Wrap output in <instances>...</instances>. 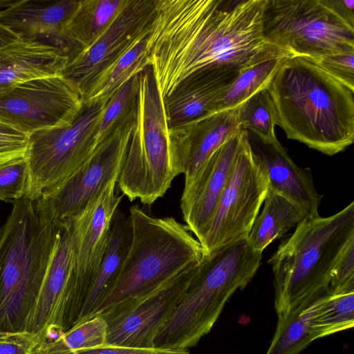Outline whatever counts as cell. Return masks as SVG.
Instances as JSON below:
<instances>
[{
	"label": "cell",
	"mask_w": 354,
	"mask_h": 354,
	"mask_svg": "<svg viewBox=\"0 0 354 354\" xmlns=\"http://www.w3.org/2000/svg\"><path fill=\"white\" fill-rule=\"evenodd\" d=\"M267 0H155L149 64L162 99L187 77L214 67L241 71L290 51L263 32Z\"/></svg>",
	"instance_id": "1"
},
{
	"label": "cell",
	"mask_w": 354,
	"mask_h": 354,
	"mask_svg": "<svg viewBox=\"0 0 354 354\" xmlns=\"http://www.w3.org/2000/svg\"><path fill=\"white\" fill-rule=\"evenodd\" d=\"M267 88L288 139L328 156L353 144L354 91L310 59H286Z\"/></svg>",
	"instance_id": "2"
},
{
	"label": "cell",
	"mask_w": 354,
	"mask_h": 354,
	"mask_svg": "<svg viewBox=\"0 0 354 354\" xmlns=\"http://www.w3.org/2000/svg\"><path fill=\"white\" fill-rule=\"evenodd\" d=\"M354 243V202L328 217L305 218L268 260L277 317L329 289L335 266Z\"/></svg>",
	"instance_id": "3"
},
{
	"label": "cell",
	"mask_w": 354,
	"mask_h": 354,
	"mask_svg": "<svg viewBox=\"0 0 354 354\" xmlns=\"http://www.w3.org/2000/svg\"><path fill=\"white\" fill-rule=\"evenodd\" d=\"M58 223L42 216L24 196L0 228V333L25 332L58 234Z\"/></svg>",
	"instance_id": "4"
},
{
	"label": "cell",
	"mask_w": 354,
	"mask_h": 354,
	"mask_svg": "<svg viewBox=\"0 0 354 354\" xmlns=\"http://www.w3.org/2000/svg\"><path fill=\"white\" fill-rule=\"evenodd\" d=\"M261 257L247 239L203 254L184 295L158 330L154 348L196 346L210 332L230 297L254 277Z\"/></svg>",
	"instance_id": "5"
},
{
	"label": "cell",
	"mask_w": 354,
	"mask_h": 354,
	"mask_svg": "<svg viewBox=\"0 0 354 354\" xmlns=\"http://www.w3.org/2000/svg\"><path fill=\"white\" fill-rule=\"evenodd\" d=\"M129 216L131 241L118 281L90 319L150 292L203 257L199 241L176 218L154 216L137 204Z\"/></svg>",
	"instance_id": "6"
},
{
	"label": "cell",
	"mask_w": 354,
	"mask_h": 354,
	"mask_svg": "<svg viewBox=\"0 0 354 354\" xmlns=\"http://www.w3.org/2000/svg\"><path fill=\"white\" fill-rule=\"evenodd\" d=\"M163 99L149 65L139 75L138 115L117 184L130 201L151 205L179 175L171 157Z\"/></svg>",
	"instance_id": "7"
},
{
	"label": "cell",
	"mask_w": 354,
	"mask_h": 354,
	"mask_svg": "<svg viewBox=\"0 0 354 354\" xmlns=\"http://www.w3.org/2000/svg\"><path fill=\"white\" fill-rule=\"evenodd\" d=\"M263 32L269 42L311 59L354 50V27L322 0H267Z\"/></svg>",
	"instance_id": "8"
},
{
	"label": "cell",
	"mask_w": 354,
	"mask_h": 354,
	"mask_svg": "<svg viewBox=\"0 0 354 354\" xmlns=\"http://www.w3.org/2000/svg\"><path fill=\"white\" fill-rule=\"evenodd\" d=\"M106 104H84L69 125L28 136L30 181L26 197L37 201L63 183L93 153L97 127Z\"/></svg>",
	"instance_id": "9"
},
{
	"label": "cell",
	"mask_w": 354,
	"mask_h": 354,
	"mask_svg": "<svg viewBox=\"0 0 354 354\" xmlns=\"http://www.w3.org/2000/svg\"><path fill=\"white\" fill-rule=\"evenodd\" d=\"M269 183L245 131L230 176L202 240L203 254L247 239Z\"/></svg>",
	"instance_id": "10"
},
{
	"label": "cell",
	"mask_w": 354,
	"mask_h": 354,
	"mask_svg": "<svg viewBox=\"0 0 354 354\" xmlns=\"http://www.w3.org/2000/svg\"><path fill=\"white\" fill-rule=\"evenodd\" d=\"M84 104L82 93L61 74L35 78L0 97V122L28 136L69 125Z\"/></svg>",
	"instance_id": "11"
},
{
	"label": "cell",
	"mask_w": 354,
	"mask_h": 354,
	"mask_svg": "<svg viewBox=\"0 0 354 354\" xmlns=\"http://www.w3.org/2000/svg\"><path fill=\"white\" fill-rule=\"evenodd\" d=\"M135 121L106 139L63 183L34 201L39 214L55 222L65 221L118 179Z\"/></svg>",
	"instance_id": "12"
},
{
	"label": "cell",
	"mask_w": 354,
	"mask_h": 354,
	"mask_svg": "<svg viewBox=\"0 0 354 354\" xmlns=\"http://www.w3.org/2000/svg\"><path fill=\"white\" fill-rule=\"evenodd\" d=\"M117 180H111L82 210L63 221L69 228L73 256L74 326L102 263L114 214L123 196L115 192Z\"/></svg>",
	"instance_id": "13"
},
{
	"label": "cell",
	"mask_w": 354,
	"mask_h": 354,
	"mask_svg": "<svg viewBox=\"0 0 354 354\" xmlns=\"http://www.w3.org/2000/svg\"><path fill=\"white\" fill-rule=\"evenodd\" d=\"M198 263L187 267L150 292L97 315L106 323V346L154 348L158 330L184 295Z\"/></svg>",
	"instance_id": "14"
},
{
	"label": "cell",
	"mask_w": 354,
	"mask_h": 354,
	"mask_svg": "<svg viewBox=\"0 0 354 354\" xmlns=\"http://www.w3.org/2000/svg\"><path fill=\"white\" fill-rule=\"evenodd\" d=\"M154 10L155 0H126L97 40L69 60L60 74L84 97L95 80L151 30Z\"/></svg>",
	"instance_id": "15"
},
{
	"label": "cell",
	"mask_w": 354,
	"mask_h": 354,
	"mask_svg": "<svg viewBox=\"0 0 354 354\" xmlns=\"http://www.w3.org/2000/svg\"><path fill=\"white\" fill-rule=\"evenodd\" d=\"M58 223V234L36 304L25 332L37 342L58 337L73 326L74 263L69 228Z\"/></svg>",
	"instance_id": "16"
},
{
	"label": "cell",
	"mask_w": 354,
	"mask_h": 354,
	"mask_svg": "<svg viewBox=\"0 0 354 354\" xmlns=\"http://www.w3.org/2000/svg\"><path fill=\"white\" fill-rule=\"evenodd\" d=\"M239 111V105L169 128L171 157L179 174L185 176V185L219 147L241 131Z\"/></svg>",
	"instance_id": "17"
},
{
	"label": "cell",
	"mask_w": 354,
	"mask_h": 354,
	"mask_svg": "<svg viewBox=\"0 0 354 354\" xmlns=\"http://www.w3.org/2000/svg\"><path fill=\"white\" fill-rule=\"evenodd\" d=\"M245 131L226 140L184 186L180 198L183 217L199 242L214 214Z\"/></svg>",
	"instance_id": "18"
},
{
	"label": "cell",
	"mask_w": 354,
	"mask_h": 354,
	"mask_svg": "<svg viewBox=\"0 0 354 354\" xmlns=\"http://www.w3.org/2000/svg\"><path fill=\"white\" fill-rule=\"evenodd\" d=\"M239 73L229 67H214L184 80L163 99L169 128L216 111L223 94Z\"/></svg>",
	"instance_id": "19"
},
{
	"label": "cell",
	"mask_w": 354,
	"mask_h": 354,
	"mask_svg": "<svg viewBox=\"0 0 354 354\" xmlns=\"http://www.w3.org/2000/svg\"><path fill=\"white\" fill-rule=\"evenodd\" d=\"M250 142L267 175L269 188L295 205L304 219L319 216L322 196L315 187L310 169L297 166L279 141Z\"/></svg>",
	"instance_id": "20"
},
{
	"label": "cell",
	"mask_w": 354,
	"mask_h": 354,
	"mask_svg": "<svg viewBox=\"0 0 354 354\" xmlns=\"http://www.w3.org/2000/svg\"><path fill=\"white\" fill-rule=\"evenodd\" d=\"M80 3V0H16L0 12V24L19 39H44V43L56 46Z\"/></svg>",
	"instance_id": "21"
},
{
	"label": "cell",
	"mask_w": 354,
	"mask_h": 354,
	"mask_svg": "<svg viewBox=\"0 0 354 354\" xmlns=\"http://www.w3.org/2000/svg\"><path fill=\"white\" fill-rule=\"evenodd\" d=\"M68 58L57 47L21 39L0 47V97L26 81L59 75Z\"/></svg>",
	"instance_id": "22"
},
{
	"label": "cell",
	"mask_w": 354,
	"mask_h": 354,
	"mask_svg": "<svg viewBox=\"0 0 354 354\" xmlns=\"http://www.w3.org/2000/svg\"><path fill=\"white\" fill-rule=\"evenodd\" d=\"M131 236L129 216L118 208L114 214L104 258L75 326L88 320L113 290L129 250Z\"/></svg>",
	"instance_id": "23"
},
{
	"label": "cell",
	"mask_w": 354,
	"mask_h": 354,
	"mask_svg": "<svg viewBox=\"0 0 354 354\" xmlns=\"http://www.w3.org/2000/svg\"><path fill=\"white\" fill-rule=\"evenodd\" d=\"M126 0H80L56 46L72 59L91 46L106 30Z\"/></svg>",
	"instance_id": "24"
},
{
	"label": "cell",
	"mask_w": 354,
	"mask_h": 354,
	"mask_svg": "<svg viewBox=\"0 0 354 354\" xmlns=\"http://www.w3.org/2000/svg\"><path fill=\"white\" fill-rule=\"evenodd\" d=\"M263 204L247 238L250 246L259 252L304 219L295 205L270 188Z\"/></svg>",
	"instance_id": "25"
},
{
	"label": "cell",
	"mask_w": 354,
	"mask_h": 354,
	"mask_svg": "<svg viewBox=\"0 0 354 354\" xmlns=\"http://www.w3.org/2000/svg\"><path fill=\"white\" fill-rule=\"evenodd\" d=\"M150 30L95 80L84 96V104L107 102L123 84L150 65L148 50Z\"/></svg>",
	"instance_id": "26"
},
{
	"label": "cell",
	"mask_w": 354,
	"mask_h": 354,
	"mask_svg": "<svg viewBox=\"0 0 354 354\" xmlns=\"http://www.w3.org/2000/svg\"><path fill=\"white\" fill-rule=\"evenodd\" d=\"M309 306L319 338L354 326V286L328 290Z\"/></svg>",
	"instance_id": "27"
},
{
	"label": "cell",
	"mask_w": 354,
	"mask_h": 354,
	"mask_svg": "<svg viewBox=\"0 0 354 354\" xmlns=\"http://www.w3.org/2000/svg\"><path fill=\"white\" fill-rule=\"evenodd\" d=\"M310 304L278 317L276 330L266 354H297L319 338L313 324Z\"/></svg>",
	"instance_id": "28"
},
{
	"label": "cell",
	"mask_w": 354,
	"mask_h": 354,
	"mask_svg": "<svg viewBox=\"0 0 354 354\" xmlns=\"http://www.w3.org/2000/svg\"><path fill=\"white\" fill-rule=\"evenodd\" d=\"M139 75L123 84L107 101L96 129V148L118 130L134 122L138 115Z\"/></svg>",
	"instance_id": "29"
},
{
	"label": "cell",
	"mask_w": 354,
	"mask_h": 354,
	"mask_svg": "<svg viewBox=\"0 0 354 354\" xmlns=\"http://www.w3.org/2000/svg\"><path fill=\"white\" fill-rule=\"evenodd\" d=\"M106 323L95 316L78 324L58 337L37 342L30 354H57L68 351L106 346Z\"/></svg>",
	"instance_id": "30"
},
{
	"label": "cell",
	"mask_w": 354,
	"mask_h": 354,
	"mask_svg": "<svg viewBox=\"0 0 354 354\" xmlns=\"http://www.w3.org/2000/svg\"><path fill=\"white\" fill-rule=\"evenodd\" d=\"M290 57H275L241 71L226 89L217 111L235 107L260 90L267 88L283 62Z\"/></svg>",
	"instance_id": "31"
},
{
	"label": "cell",
	"mask_w": 354,
	"mask_h": 354,
	"mask_svg": "<svg viewBox=\"0 0 354 354\" xmlns=\"http://www.w3.org/2000/svg\"><path fill=\"white\" fill-rule=\"evenodd\" d=\"M239 123L242 129H250L263 144L278 141L274 127L277 115L268 88L259 91L239 104Z\"/></svg>",
	"instance_id": "32"
},
{
	"label": "cell",
	"mask_w": 354,
	"mask_h": 354,
	"mask_svg": "<svg viewBox=\"0 0 354 354\" xmlns=\"http://www.w3.org/2000/svg\"><path fill=\"white\" fill-rule=\"evenodd\" d=\"M29 181L28 148L0 153V200L13 203L26 196Z\"/></svg>",
	"instance_id": "33"
},
{
	"label": "cell",
	"mask_w": 354,
	"mask_h": 354,
	"mask_svg": "<svg viewBox=\"0 0 354 354\" xmlns=\"http://www.w3.org/2000/svg\"><path fill=\"white\" fill-rule=\"evenodd\" d=\"M354 91V50L309 59Z\"/></svg>",
	"instance_id": "34"
},
{
	"label": "cell",
	"mask_w": 354,
	"mask_h": 354,
	"mask_svg": "<svg viewBox=\"0 0 354 354\" xmlns=\"http://www.w3.org/2000/svg\"><path fill=\"white\" fill-rule=\"evenodd\" d=\"M349 286H354V243L346 250L338 261L328 290H336Z\"/></svg>",
	"instance_id": "35"
},
{
	"label": "cell",
	"mask_w": 354,
	"mask_h": 354,
	"mask_svg": "<svg viewBox=\"0 0 354 354\" xmlns=\"http://www.w3.org/2000/svg\"><path fill=\"white\" fill-rule=\"evenodd\" d=\"M57 354H189V352L188 350L104 346L91 348L68 351Z\"/></svg>",
	"instance_id": "36"
},
{
	"label": "cell",
	"mask_w": 354,
	"mask_h": 354,
	"mask_svg": "<svg viewBox=\"0 0 354 354\" xmlns=\"http://www.w3.org/2000/svg\"><path fill=\"white\" fill-rule=\"evenodd\" d=\"M37 338L26 333H19L0 339V354H30Z\"/></svg>",
	"instance_id": "37"
},
{
	"label": "cell",
	"mask_w": 354,
	"mask_h": 354,
	"mask_svg": "<svg viewBox=\"0 0 354 354\" xmlns=\"http://www.w3.org/2000/svg\"><path fill=\"white\" fill-rule=\"evenodd\" d=\"M28 137L22 133L0 132V153L27 149Z\"/></svg>",
	"instance_id": "38"
},
{
	"label": "cell",
	"mask_w": 354,
	"mask_h": 354,
	"mask_svg": "<svg viewBox=\"0 0 354 354\" xmlns=\"http://www.w3.org/2000/svg\"><path fill=\"white\" fill-rule=\"evenodd\" d=\"M339 17L354 27V1L353 0H322Z\"/></svg>",
	"instance_id": "39"
},
{
	"label": "cell",
	"mask_w": 354,
	"mask_h": 354,
	"mask_svg": "<svg viewBox=\"0 0 354 354\" xmlns=\"http://www.w3.org/2000/svg\"><path fill=\"white\" fill-rule=\"evenodd\" d=\"M19 39V37L0 24V47Z\"/></svg>",
	"instance_id": "40"
},
{
	"label": "cell",
	"mask_w": 354,
	"mask_h": 354,
	"mask_svg": "<svg viewBox=\"0 0 354 354\" xmlns=\"http://www.w3.org/2000/svg\"><path fill=\"white\" fill-rule=\"evenodd\" d=\"M16 0H0V12L12 5Z\"/></svg>",
	"instance_id": "41"
},
{
	"label": "cell",
	"mask_w": 354,
	"mask_h": 354,
	"mask_svg": "<svg viewBox=\"0 0 354 354\" xmlns=\"http://www.w3.org/2000/svg\"><path fill=\"white\" fill-rule=\"evenodd\" d=\"M15 131H17L0 122V132H15Z\"/></svg>",
	"instance_id": "42"
},
{
	"label": "cell",
	"mask_w": 354,
	"mask_h": 354,
	"mask_svg": "<svg viewBox=\"0 0 354 354\" xmlns=\"http://www.w3.org/2000/svg\"><path fill=\"white\" fill-rule=\"evenodd\" d=\"M16 333H0V339H3L6 337H8L10 335H12Z\"/></svg>",
	"instance_id": "43"
}]
</instances>
